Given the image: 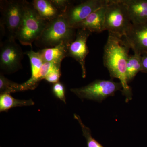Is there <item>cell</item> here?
I'll use <instances>...</instances> for the list:
<instances>
[{"instance_id":"cell-10","label":"cell","mask_w":147,"mask_h":147,"mask_svg":"<svg viewBox=\"0 0 147 147\" xmlns=\"http://www.w3.org/2000/svg\"><path fill=\"white\" fill-rule=\"evenodd\" d=\"M125 38L134 53L142 55L147 53V22L132 24Z\"/></svg>"},{"instance_id":"cell-7","label":"cell","mask_w":147,"mask_h":147,"mask_svg":"<svg viewBox=\"0 0 147 147\" xmlns=\"http://www.w3.org/2000/svg\"><path fill=\"white\" fill-rule=\"evenodd\" d=\"M23 52L15 40L7 39L1 43L0 68L6 74L14 73L22 67Z\"/></svg>"},{"instance_id":"cell-16","label":"cell","mask_w":147,"mask_h":147,"mask_svg":"<svg viewBox=\"0 0 147 147\" xmlns=\"http://www.w3.org/2000/svg\"><path fill=\"white\" fill-rule=\"evenodd\" d=\"M32 99L20 100L16 99L9 94L0 95V112H7L9 109L17 107L30 106L34 105Z\"/></svg>"},{"instance_id":"cell-18","label":"cell","mask_w":147,"mask_h":147,"mask_svg":"<svg viewBox=\"0 0 147 147\" xmlns=\"http://www.w3.org/2000/svg\"><path fill=\"white\" fill-rule=\"evenodd\" d=\"M22 91L21 84H18L11 81L4 76L3 73L0 74V94H9Z\"/></svg>"},{"instance_id":"cell-12","label":"cell","mask_w":147,"mask_h":147,"mask_svg":"<svg viewBox=\"0 0 147 147\" xmlns=\"http://www.w3.org/2000/svg\"><path fill=\"white\" fill-rule=\"evenodd\" d=\"M26 54L30 59L32 75L28 80L21 84L22 91L28 90H33L37 87L39 83L38 75L41 67L44 63L38 52H34L32 50L28 51Z\"/></svg>"},{"instance_id":"cell-4","label":"cell","mask_w":147,"mask_h":147,"mask_svg":"<svg viewBox=\"0 0 147 147\" xmlns=\"http://www.w3.org/2000/svg\"><path fill=\"white\" fill-rule=\"evenodd\" d=\"M131 19L123 0H108L104 30L120 37L125 36L131 26Z\"/></svg>"},{"instance_id":"cell-23","label":"cell","mask_w":147,"mask_h":147,"mask_svg":"<svg viewBox=\"0 0 147 147\" xmlns=\"http://www.w3.org/2000/svg\"><path fill=\"white\" fill-rule=\"evenodd\" d=\"M61 76V69H58L48 74L45 79L47 82L54 84L59 82Z\"/></svg>"},{"instance_id":"cell-21","label":"cell","mask_w":147,"mask_h":147,"mask_svg":"<svg viewBox=\"0 0 147 147\" xmlns=\"http://www.w3.org/2000/svg\"><path fill=\"white\" fill-rule=\"evenodd\" d=\"M52 91L54 95L62 101L66 103L65 95V88L62 83L58 82L53 85Z\"/></svg>"},{"instance_id":"cell-9","label":"cell","mask_w":147,"mask_h":147,"mask_svg":"<svg viewBox=\"0 0 147 147\" xmlns=\"http://www.w3.org/2000/svg\"><path fill=\"white\" fill-rule=\"evenodd\" d=\"M77 30L75 39L69 46L68 57H71L79 63L82 69V77L85 78L86 75L85 61L89 52L87 40L92 33L86 29Z\"/></svg>"},{"instance_id":"cell-1","label":"cell","mask_w":147,"mask_h":147,"mask_svg":"<svg viewBox=\"0 0 147 147\" xmlns=\"http://www.w3.org/2000/svg\"><path fill=\"white\" fill-rule=\"evenodd\" d=\"M130 48L124 37H120L108 32L104 47L103 62L112 79H119L122 86V92L128 102L132 98V90L127 78V63Z\"/></svg>"},{"instance_id":"cell-19","label":"cell","mask_w":147,"mask_h":147,"mask_svg":"<svg viewBox=\"0 0 147 147\" xmlns=\"http://www.w3.org/2000/svg\"><path fill=\"white\" fill-rule=\"evenodd\" d=\"M74 118L78 121L82 128L83 135L86 140L87 147H103L101 144L92 137L90 129L83 123L80 116L76 114H74Z\"/></svg>"},{"instance_id":"cell-24","label":"cell","mask_w":147,"mask_h":147,"mask_svg":"<svg viewBox=\"0 0 147 147\" xmlns=\"http://www.w3.org/2000/svg\"><path fill=\"white\" fill-rule=\"evenodd\" d=\"M141 72L147 73V53L142 55V70Z\"/></svg>"},{"instance_id":"cell-3","label":"cell","mask_w":147,"mask_h":147,"mask_svg":"<svg viewBox=\"0 0 147 147\" xmlns=\"http://www.w3.org/2000/svg\"><path fill=\"white\" fill-rule=\"evenodd\" d=\"M27 1L23 0L1 1V37L6 36L7 39L14 40L16 39Z\"/></svg>"},{"instance_id":"cell-13","label":"cell","mask_w":147,"mask_h":147,"mask_svg":"<svg viewBox=\"0 0 147 147\" xmlns=\"http://www.w3.org/2000/svg\"><path fill=\"white\" fill-rule=\"evenodd\" d=\"M123 1L127 7L132 24L147 22V0H123Z\"/></svg>"},{"instance_id":"cell-8","label":"cell","mask_w":147,"mask_h":147,"mask_svg":"<svg viewBox=\"0 0 147 147\" xmlns=\"http://www.w3.org/2000/svg\"><path fill=\"white\" fill-rule=\"evenodd\" d=\"M107 0H87L70 7L65 14L66 19L72 28L76 27L91 13L105 5Z\"/></svg>"},{"instance_id":"cell-15","label":"cell","mask_w":147,"mask_h":147,"mask_svg":"<svg viewBox=\"0 0 147 147\" xmlns=\"http://www.w3.org/2000/svg\"><path fill=\"white\" fill-rule=\"evenodd\" d=\"M32 3L39 16L47 22L62 15L51 0H34Z\"/></svg>"},{"instance_id":"cell-17","label":"cell","mask_w":147,"mask_h":147,"mask_svg":"<svg viewBox=\"0 0 147 147\" xmlns=\"http://www.w3.org/2000/svg\"><path fill=\"white\" fill-rule=\"evenodd\" d=\"M142 70V55L134 53L129 55L127 63V78L128 83Z\"/></svg>"},{"instance_id":"cell-5","label":"cell","mask_w":147,"mask_h":147,"mask_svg":"<svg viewBox=\"0 0 147 147\" xmlns=\"http://www.w3.org/2000/svg\"><path fill=\"white\" fill-rule=\"evenodd\" d=\"M48 23L39 16L32 2L27 1L16 39L23 45L32 46L39 38Z\"/></svg>"},{"instance_id":"cell-22","label":"cell","mask_w":147,"mask_h":147,"mask_svg":"<svg viewBox=\"0 0 147 147\" xmlns=\"http://www.w3.org/2000/svg\"><path fill=\"white\" fill-rule=\"evenodd\" d=\"M56 8L62 14H65L69 8L72 5V2L68 0H51Z\"/></svg>"},{"instance_id":"cell-11","label":"cell","mask_w":147,"mask_h":147,"mask_svg":"<svg viewBox=\"0 0 147 147\" xmlns=\"http://www.w3.org/2000/svg\"><path fill=\"white\" fill-rule=\"evenodd\" d=\"M108 2V0H107ZM96 10L76 27V29H84L91 32L99 33L104 31L106 4Z\"/></svg>"},{"instance_id":"cell-6","label":"cell","mask_w":147,"mask_h":147,"mask_svg":"<svg viewBox=\"0 0 147 147\" xmlns=\"http://www.w3.org/2000/svg\"><path fill=\"white\" fill-rule=\"evenodd\" d=\"M122 90L120 82L97 79L84 86L71 88L70 91L81 99L101 102L109 96H114L116 92Z\"/></svg>"},{"instance_id":"cell-2","label":"cell","mask_w":147,"mask_h":147,"mask_svg":"<svg viewBox=\"0 0 147 147\" xmlns=\"http://www.w3.org/2000/svg\"><path fill=\"white\" fill-rule=\"evenodd\" d=\"M76 29L69 26L64 14L47 24L42 34L36 41L37 46L50 48L62 43L70 44L75 39Z\"/></svg>"},{"instance_id":"cell-20","label":"cell","mask_w":147,"mask_h":147,"mask_svg":"<svg viewBox=\"0 0 147 147\" xmlns=\"http://www.w3.org/2000/svg\"><path fill=\"white\" fill-rule=\"evenodd\" d=\"M61 64L52 62H44L41 67L38 76V82L45 79L48 74L58 69H61Z\"/></svg>"},{"instance_id":"cell-14","label":"cell","mask_w":147,"mask_h":147,"mask_svg":"<svg viewBox=\"0 0 147 147\" xmlns=\"http://www.w3.org/2000/svg\"><path fill=\"white\" fill-rule=\"evenodd\" d=\"M69 44L62 43L55 47L42 49L38 51L44 62H52L61 64L66 57H68V49Z\"/></svg>"}]
</instances>
